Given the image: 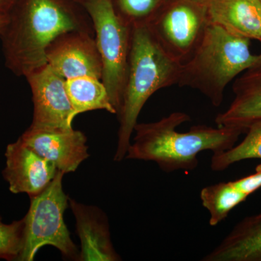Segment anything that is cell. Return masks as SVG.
<instances>
[{
    "label": "cell",
    "mask_w": 261,
    "mask_h": 261,
    "mask_svg": "<svg viewBox=\"0 0 261 261\" xmlns=\"http://www.w3.org/2000/svg\"><path fill=\"white\" fill-rule=\"evenodd\" d=\"M72 31L94 34L87 12L70 0H17L0 32L5 66L25 77L47 64L46 51L55 39Z\"/></svg>",
    "instance_id": "6da1fadb"
},
{
    "label": "cell",
    "mask_w": 261,
    "mask_h": 261,
    "mask_svg": "<svg viewBox=\"0 0 261 261\" xmlns=\"http://www.w3.org/2000/svg\"><path fill=\"white\" fill-rule=\"evenodd\" d=\"M191 121L187 113L174 112L159 121L136 125L133 143L126 155L128 160L152 161L165 172L192 171L198 166L197 155L210 150L220 153L235 145L243 130L196 125L185 133L176 128Z\"/></svg>",
    "instance_id": "7a4b0ae2"
},
{
    "label": "cell",
    "mask_w": 261,
    "mask_h": 261,
    "mask_svg": "<svg viewBox=\"0 0 261 261\" xmlns=\"http://www.w3.org/2000/svg\"><path fill=\"white\" fill-rule=\"evenodd\" d=\"M181 64L171 58L155 40L147 25L132 27L128 68L121 108L114 161H123L130 145L141 111L161 89L178 84Z\"/></svg>",
    "instance_id": "3957f363"
},
{
    "label": "cell",
    "mask_w": 261,
    "mask_h": 261,
    "mask_svg": "<svg viewBox=\"0 0 261 261\" xmlns=\"http://www.w3.org/2000/svg\"><path fill=\"white\" fill-rule=\"evenodd\" d=\"M250 42L210 23L199 47L181 65L178 85L199 91L213 106L219 107L226 86L261 63V54L250 51Z\"/></svg>",
    "instance_id": "277c9868"
},
{
    "label": "cell",
    "mask_w": 261,
    "mask_h": 261,
    "mask_svg": "<svg viewBox=\"0 0 261 261\" xmlns=\"http://www.w3.org/2000/svg\"><path fill=\"white\" fill-rule=\"evenodd\" d=\"M64 175L58 171L42 192L30 197V207L23 218V245L18 261L34 260L38 251L47 245L56 247L66 258H80L64 221L69 200L63 188Z\"/></svg>",
    "instance_id": "5b68a950"
},
{
    "label": "cell",
    "mask_w": 261,
    "mask_h": 261,
    "mask_svg": "<svg viewBox=\"0 0 261 261\" xmlns=\"http://www.w3.org/2000/svg\"><path fill=\"white\" fill-rule=\"evenodd\" d=\"M93 25L95 41L102 64V82L116 111L121 108L132 27L117 15L112 0H77Z\"/></svg>",
    "instance_id": "8992f818"
},
{
    "label": "cell",
    "mask_w": 261,
    "mask_h": 261,
    "mask_svg": "<svg viewBox=\"0 0 261 261\" xmlns=\"http://www.w3.org/2000/svg\"><path fill=\"white\" fill-rule=\"evenodd\" d=\"M208 0H169L147 24L163 50L180 64L199 47L209 20Z\"/></svg>",
    "instance_id": "52a82bcc"
},
{
    "label": "cell",
    "mask_w": 261,
    "mask_h": 261,
    "mask_svg": "<svg viewBox=\"0 0 261 261\" xmlns=\"http://www.w3.org/2000/svg\"><path fill=\"white\" fill-rule=\"evenodd\" d=\"M34 104L32 124L37 130L68 129L75 118L65 80L46 64L25 75Z\"/></svg>",
    "instance_id": "ba28073f"
},
{
    "label": "cell",
    "mask_w": 261,
    "mask_h": 261,
    "mask_svg": "<svg viewBox=\"0 0 261 261\" xmlns=\"http://www.w3.org/2000/svg\"><path fill=\"white\" fill-rule=\"evenodd\" d=\"M93 34L72 31L58 36L46 51L47 64L65 80L86 76L102 80V61Z\"/></svg>",
    "instance_id": "9c48e42d"
},
{
    "label": "cell",
    "mask_w": 261,
    "mask_h": 261,
    "mask_svg": "<svg viewBox=\"0 0 261 261\" xmlns=\"http://www.w3.org/2000/svg\"><path fill=\"white\" fill-rule=\"evenodd\" d=\"M3 174L13 194L37 195L51 183L58 172L53 163L39 155L18 138L7 146Z\"/></svg>",
    "instance_id": "30bf717a"
},
{
    "label": "cell",
    "mask_w": 261,
    "mask_h": 261,
    "mask_svg": "<svg viewBox=\"0 0 261 261\" xmlns=\"http://www.w3.org/2000/svg\"><path fill=\"white\" fill-rule=\"evenodd\" d=\"M19 138L65 174L75 172L89 157L87 137L83 132L73 128L57 130L29 128Z\"/></svg>",
    "instance_id": "8fae6325"
},
{
    "label": "cell",
    "mask_w": 261,
    "mask_h": 261,
    "mask_svg": "<svg viewBox=\"0 0 261 261\" xmlns=\"http://www.w3.org/2000/svg\"><path fill=\"white\" fill-rule=\"evenodd\" d=\"M68 203L75 217L81 241L79 260H121L113 247L106 214L97 207L84 205L70 197Z\"/></svg>",
    "instance_id": "7c38bea8"
},
{
    "label": "cell",
    "mask_w": 261,
    "mask_h": 261,
    "mask_svg": "<svg viewBox=\"0 0 261 261\" xmlns=\"http://www.w3.org/2000/svg\"><path fill=\"white\" fill-rule=\"evenodd\" d=\"M232 102L216 116L217 126L230 127L246 132L254 122L261 120V63L245 70L233 85Z\"/></svg>",
    "instance_id": "4fadbf2b"
},
{
    "label": "cell",
    "mask_w": 261,
    "mask_h": 261,
    "mask_svg": "<svg viewBox=\"0 0 261 261\" xmlns=\"http://www.w3.org/2000/svg\"><path fill=\"white\" fill-rule=\"evenodd\" d=\"M210 23L238 37L261 39V0H208Z\"/></svg>",
    "instance_id": "5bb4252c"
},
{
    "label": "cell",
    "mask_w": 261,
    "mask_h": 261,
    "mask_svg": "<svg viewBox=\"0 0 261 261\" xmlns=\"http://www.w3.org/2000/svg\"><path fill=\"white\" fill-rule=\"evenodd\" d=\"M202 261H261V212L239 222Z\"/></svg>",
    "instance_id": "9a60e30c"
},
{
    "label": "cell",
    "mask_w": 261,
    "mask_h": 261,
    "mask_svg": "<svg viewBox=\"0 0 261 261\" xmlns=\"http://www.w3.org/2000/svg\"><path fill=\"white\" fill-rule=\"evenodd\" d=\"M65 89L73 116L96 110H104L116 114L106 86L93 77H78L65 80Z\"/></svg>",
    "instance_id": "2e32d148"
},
{
    "label": "cell",
    "mask_w": 261,
    "mask_h": 261,
    "mask_svg": "<svg viewBox=\"0 0 261 261\" xmlns=\"http://www.w3.org/2000/svg\"><path fill=\"white\" fill-rule=\"evenodd\" d=\"M248 195L234 186L232 181L220 182L204 187L200 192L202 206L210 214L209 224L216 226L224 221L236 206Z\"/></svg>",
    "instance_id": "e0dca14e"
},
{
    "label": "cell",
    "mask_w": 261,
    "mask_h": 261,
    "mask_svg": "<svg viewBox=\"0 0 261 261\" xmlns=\"http://www.w3.org/2000/svg\"><path fill=\"white\" fill-rule=\"evenodd\" d=\"M245 133L246 137L238 145L214 154L211 163L213 171H224L233 163L245 160L261 159V120L252 123Z\"/></svg>",
    "instance_id": "ac0fdd59"
},
{
    "label": "cell",
    "mask_w": 261,
    "mask_h": 261,
    "mask_svg": "<svg viewBox=\"0 0 261 261\" xmlns=\"http://www.w3.org/2000/svg\"><path fill=\"white\" fill-rule=\"evenodd\" d=\"M169 0H112L116 13L127 25H147Z\"/></svg>",
    "instance_id": "d6986e66"
},
{
    "label": "cell",
    "mask_w": 261,
    "mask_h": 261,
    "mask_svg": "<svg viewBox=\"0 0 261 261\" xmlns=\"http://www.w3.org/2000/svg\"><path fill=\"white\" fill-rule=\"evenodd\" d=\"M24 219L5 224L0 216V260H19L23 249Z\"/></svg>",
    "instance_id": "ffe728a7"
},
{
    "label": "cell",
    "mask_w": 261,
    "mask_h": 261,
    "mask_svg": "<svg viewBox=\"0 0 261 261\" xmlns=\"http://www.w3.org/2000/svg\"><path fill=\"white\" fill-rule=\"evenodd\" d=\"M234 186L247 195H250L261 188V164L255 168V172L236 181H232Z\"/></svg>",
    "instance_id": "44dd1931"
},
{
    "label": "cell",
    "mask_w": 261,
    "mask_h": 261,
    "mask_svg": "<svg viewBox=\"0 0 261 261\" xmlns=\"http://www.w3.org/2000/svg\"><path fill=\"white\" fill-rule=\"evenodd\" d=\"M17 0H0V15H6L15 4Z\"/></svg>",
    "instance_id": "7402d4cb"
},
{
    "label": "cell",
    "mask_w": 261,
    "mask_h": 261,
    "mask_svg": "<svg viewBox=\"0 0 261 261\" xmlns=\"http://www.w3.org/2000/svg\"><path fill=\"white\" fill-rule=\"evenodd\" d=\"M7 20H8V15H0V32H1L2 29L4 28Z\"/></svg>",
    "instance_id": "603a6c76"
},
{
    "label": "cell",
    "mask_w": 261,
    "mask_h": 261,
    "mask_svg": "<svg viewBox=\"0 0 261 261\" xmlns=\"http://www.w3.org/2000/svg\"><path fill=\"white\" fill-rule=\"evenodd\" d=\"M260 42H261V39H260Z\"/></svg>",
    "instance_id": "cb8c5ba5"
}]
</instances>
